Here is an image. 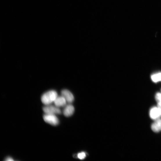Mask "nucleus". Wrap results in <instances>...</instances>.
<instances>
[{"mask_svg": "<svg viewBox=\"0 0 161 161\" xmlns=\"http://www.w3.org/2000/svg\"><path fill=\"white\" fill-rule=\"evenodd\" d=\"M44 121L53 126H57L59 123V120L55 115L45 114L43 116Z\"/></svg>", "mask_w": 161, "mask_h": 161, "instance_id": "2", "label": "nucleus"}, {"mask_svg": "<svg viewBox=\"0 0 161 161\" xmlns=\"http://www.w3.org/2000/svg\"><path fill=\"white\" fill-rule=\"evenodd\" d=\"M152 131L158 133L161 131V120L158 119L152 124L151 126Z\"/></svg>", "mask_w": 161, "mask_h": 161, "instance_id": "8", "label": "nucleus"}, {"mask_svg": "<svg viewBox=\"0 0 161 161\" xmlns=\"http://www.w3.org/2000/svg\"><path fill=\"white\" fill-rule=\"evenodd\" d=\"M86 157V155L85 153L82 152L78 154L77 155L78 158L80 159L83 160Z\"/></svg>", "mask_w": 161, "mask_h": 161, "instance_id": "11", "label": "nucleus"}, {"mask_svg": "<svg viewBox=\"0 0 161 161\" xmlns=\"http://www.w3.org/2000/svg\"><path fill=\"white\" fill-rule=\"evenodd\" d=\"M149 115L151 119L153 120H156L158 119L161 115L158 107H152L150 111Z\"/></svg>", "mask_w": 161, "mask_h": 161, "instance_id": "5", "label": "nucleus"}, {"mask_svg": "<svg viewBox=\"0 0 161 161\" xmlns=\"http://www.w3.org/2000/svg\"><path fill=\"white\" fill-rule=\"evenodd\" d=\"M74 108L73 105L71 104L66 105L64 106L63 111L64 115L67 117L72 115L74 112Z\"/></svg>", "mask_w": 161, "mask_h": 161, "instance_id": "6", "label": "nucleus"}, {"mask_svg": "<svg viewBox=\"0 0 161 161\" xmlns=\"http://www.w3.org/2000/svg\"><path fill=\"white\" fill-rule=\"evenodd\" d=\"M5 160L6 161H14V160L12 157H9L6 158Z\"/></svg>", "mask_w": 161, "mask_h": 161, "instance_id": "12", "label": "nucleus"}, {"mask_svg": "<svg viewBox=\"0 0 161 161\" xmlns=\"http://www.w3.org/2000/svg\"><path fill=\"white\" fill-rule=\"evenodd\" d=\"M155 99L158 104H161V93H157L155 95Z\"/></svg>", "mask_w": 161, "mask_h": 161, "instance_id": "10", "label": "nucleus"}, {"mask_svg": "<svg viewBox=\"0 0 161 161\" xmlns=\"http://www.w3.org/2000/svg\"><path fill=\"white\" fill-rule=\"evenodd\" d=\"M58 96V93L56 91H49L42 95L41 101L45 105L51 104L54 102Z\"/></svg>", "mask_w": 161, "mask_h": 161, "instance_id": "1", "label": "nucleus"}, {"mask_svg": "<svg viewBox=\"0 0 161 161\" xmlns=\"http://www.w3.org/2000/svg\"><path fill=\"white\" fill-rule=\"evenodd\" d=\"M67 102L64 97L62 95L58 96L54 103L56 106L59 107L65 106L66 105Z\"/></svg>", "mask_w": 161, "mask_h": 161, "instance_id": "7", "label": "nucleus"}, {"mask_svg": "<svg viewBox=\"0 0 161 161\" xmlns=\"http://www.w3.org/2000/svg\"><path fill=\"white\" fill-rule=\"evenodd\" d=\"M61 94L69 103H71L73 102L74 99V96L69 90L67 89L62 90L61 91Z\"/></svg>", "mask_w": 161, "mask_h": 161, "instance_id": "4", "label": "nucleus"}, {"mask_svg": "<svg viewBox=\"0 0 161 161\" xmlns=\"http://www.w3.org/2000/svg\"><path fill=\"white\" fill-rule=\"evenodd\" d=\"M43 110L45 114L56 115L61 113V111L59 107L51 104L46 105L43 107Z\"/></svg>", "mask_w": 161, "mask_h": 161, "instance_id": "3", "label": "nucleus"}, {"mask_svg": "<svg viewBox=\"0 0 161 161\" xmlns=\"http://www.w3.org/2000/svg\"><path fill=\"white\" fill-rule=\"evenodd\" d=\"M151 78L152 81L155 82L161 81V73H158L152 75Z\"/></svg>", "mask_w": 161, "mask_h": 161, "instance_id": "9", "label": "nucleus"}]
</instances>
